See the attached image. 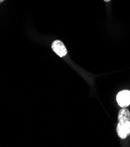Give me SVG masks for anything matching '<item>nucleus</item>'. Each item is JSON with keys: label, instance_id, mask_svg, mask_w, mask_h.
Segmentation results:
<instances>
[{"label": "nucleus", "instance_id": "obj_1", "mask_svg": "<svg viewBox=\"0 0 130 147\" xmlns=\"http://www.w3.org/2000/svg\"><path fill=\"white\" fill-rule=\"evenodd\" d=\"M116 99L121 107L125 108L129 106L130 105V91L124 90L120 92L117 95Z\"/></svg>", "mask_w": 130, "mask_h": 147}, {"label": "nucleus", "instance_id": "obj_2", "mask_svg": "<svg viewBox=\"0 0 130 147\" xmlns=\"http://www.w3.org/2000/svg\"><path fill=\"white\" fill-rule=\"evenodd\" d=\"M52 50L61 57L66 56L67 53V51L63 43L59 40H56L53 42L52 45Z\"/></svg>", "mask_w": 130, "mask_h": 147}, {"label": "nucleus", "instance_id": "obj_3", "mask_svg": "<svg viewBox=\"0 0 130 147\" xmlns=\"http://www.w3.org/2000/svg\"><path fill=\"white\" fill-rule=\"evenodd\" d=\"M118 118L119 122L130 121V113L129 110L127 109H121L119 113Z\"/></svg>", "mask_w": 130, "mask_h": 147}, {"label": "nucleus", "instance_id": "obj_4", "mask_svg": "<svg viewBox=\"0 0 130 147\" xmlns=\"http://www.w3.org/2000/svg\"><path fill=\"white\" fill-rule=\"evenodd\" d=\"M122 129L128 136L130 135V121H125L120 122Z\"/></svg>", "mask_w": 130, "mask_h": 147}, {"label": "nucleus", "instance_id": "obj_5", "mask_svg": "<svg viewBox=\"0 0 130 147\" xmlns=\"http://www.w3.org/2000/svg\"><path fill=\"white\" fill-rule=\"evenodd\" d=\"M117 134L119 135V136L121 138V139H125L127 138V135L124 133L123 131V130L121 128V124L119 123L117 125Z\"/></svg>", "mask_w": 130, "mask_h": 147}, {"label": "nucleus", "instance_id": "obj_6", "mask_svg": "<svg viewBox=\"0 0 130 147\" xmlns=\"http://www.w3.org/2000/svg\"><path fill=\"white\" fill-rule=\"evenodd\" d=\"M104 1L106 2H109L110 1H111V0H104Z\"/></svg>", "mask_w": 130, "mask_h": 147}, {"label": "nucleus", "instance_id": "obj_7", "mask_svg": "<svg viewBox=\"0 0 130 147\" xmlns=\"http://www.w3.org/2000/svg\"><path fill=\"white\" fill-rule=\"evenodd\" d=\"M4 1V0H0V3H2V2H3Z\"/></svg>", "mask_w": 130, "mask_h": 147}]
</instances>
